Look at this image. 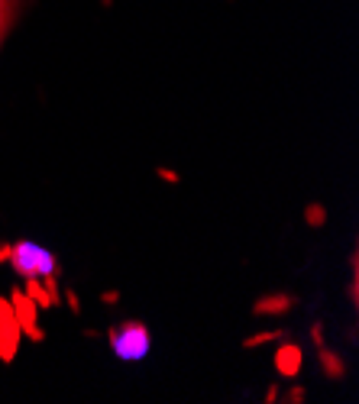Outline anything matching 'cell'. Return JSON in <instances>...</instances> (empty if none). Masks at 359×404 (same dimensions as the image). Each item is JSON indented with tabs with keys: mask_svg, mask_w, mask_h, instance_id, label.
<instances>
[{
	"mask_svg": "<svg viewBox=\"0 0 359 404\" xmlns=\"http://www.w3.org/2000/svg\"><path fill=\"white\" fill-rule=\"evenodd\" d=\"M23 278H42V275H59V262L49 249L36 246L30 239H20L10 246V259H7Z\"/></svg>",
	"mask_w": 359,
	"mask_h": 404,
	"instance_id": "cell-1",
	"label": "cell"
},
{
	"mask_svg": "<svg viewBox=\"0 0 359 404\" xmlns=\"http://www.w3.org/2000/svg\"><path fill=\"white\" fill-rule=\"evenodd\" d=\"M110 349L120 356V359H142V356H149V346H152V336H149V327L142 324V320H127V324H117L110 327Z\"/></svg>",
	"mask_w": 359,
	"mask_h": 404,
	"instance_id": "cell-2",
	"label": "cell"
},
{
	"mask_svg": "<svg viewBox=\"0 0 359 404\" xmlns=\"http://www.w3.org/2000/svg\"><path fill=\"white\" fill-rule=\"evenodd\" d=\"M20 336H23V330L10 307V297L0 295V359L3 362H13V356L20 349Z\"/></svg>",
	"mask_w": 359,
	"mask_h": 404,
	"instance_id": "cell-3",
	"label": "cell"
},
{
	"mask_svg": "<svg viewBox=\"0 0 359 404\" xmlns=\"http://www.w3.org/2000/svg\"><path fill=\"white\" fill-rule=\"evenodd\" d=\"M10 307H13V314H17V320H20V330L26 336H30L33 343H42V330L39 324H36V314H39V304L33 301L26 291H13L10 295Z\"/></svg>",
	"mask_w": 359,
	"mask_h": 404,
	"instance_id": "cell-4",
	"label": "cell"
},
{
	"mask_svg": "<svg viewBox=\"0 0 359 404\" xmlns=\"http://www.w3.org/2000/svg\"><path fill=\"white\" fill-rule=\"evenodd\" d=\"M301 362H304L301 346L291 343V340H282V346L275 349V369H279V375H285V378H298Z\"/></svg>",
	"mask_w": 359,
	"mask_h": 404,
	"instance_id": "cell-5",
	"label": "cell"
},
{
	"mask_svg": "<svg viewBox=\"0 0 359 404\" xmlns=\"http://www.w3.org/2000/svg\"><path fill=\"white\" fill-rule=\"evenodd\" d=\"M295 307V297L285 295V291H275V295H262L256 304H252V314L256 317H272V314H285Z\"/></svg>",
	"mask_w": 359,
	"mask_h": 404,
	"instance_id": "cell-6",
	"label": "cell"
},
{
	"mask_svg": "<svg viewBox=\"0 0 359 404\" xmlns=\"http://www.w3.org/2000/svg\"><path fill=\"white\" fill-rule=\"evenodd\" d=\"M317 356H320V365H324V375H327V378H340V375H343V359H340L333 349H327V343L317 349Z\"/></svg>",
	"mask_w": 359,
	"mask_h": 404,
	"instance_id": "cell-7",
	"label": "cell"
},
{
	"mask_svg": "<svg viewBox=\"0 0 359 404\" xmlns=\"http://www.w3.org/2000/svg\"><path fill=\"white\" fill-rule=\"evenodd\" d=\"M23 291H26V295H30L33 301L39 304V311H42V307H52V304H59V301H55V297H52L49 291H46V285H42L39 278H26V288H23Z\"/></svg>",
	"mask_w": 359,
	"mask_h": 404,
	"instance_id": "cell-8",
	"label": "cell"
},
{
	"mask_svg": "<svg viewBox=\"0 0 359 404\" xmlns=\"http://www.w3.org/2000/svg\"><path fill=\"white\" fill-rule=\"evenodd\" d=\"M304 220H308V227H324V223H327L324 204H308V208H304Z\"/></svg>",
	"mask_w": 359,
	"mask_h": 404,
	"instance_id": "cell-9",
	"label": "cell"
},
{
	"mask_svg": "<svg viewBox=\"0 0 359 404\" xmlns=\"http://www.w3.org/2000/svg\"><path fill=\"white\" fill-rule=\"evenodd\" d=\"M275 340H282V330H266V333L246 336V340H243V346H246V349H252V346H262V343H275Z\"/></svg>",
	"mask_w": 359,
	"mask_h": 404,
	"instance_id": "cell-10",
	"label": "cell"
},
{
	"mask_svg": "<svg viewBox=\"0 0 359 404\" xmlns=\"http://www.w3.org/2000/svg\"><path fill=\"white\" fill-rule=\"evenodd\" d=\"M13 3H17V0H0V33L7 30V20H10V13H13Z\"/></svg>",
	"mask_w": 359,
	"mask_h": 404,
	"instance_id": "cell-11",
	"label": "cell"
},
{
	"mask_svg": "<svg viewBox=\"0 0 359 404\" xmlns=\"http://www.w3.org/2000/svg\"><path fill=\"white\" fill-rule=\"evenodd\" d=\"M156 175H159V178H165V181H172V185H178V181H181V175H178V172H169V168H156Z\"/></svg>",
	"mask_w": 359,
	"mask_h": 404,
	"instance_id": "cell-12",
	"label": "cell"
},
{
	"mask_svg": "<svg viewBox=\"0 0 359 404\" xmlns=\"http://www.w3.org/2000/svg\"><path fill=\"white\" fill-rule=\"evenodd\" d=\"M285 401H295V404H301V401H304V388H298V385H295V388H291V392L285 394Z\"/></svg>",
	"mask_w": 359,
	"mask_h": 404,
	"instance_id": "cell-13",
	"label": "cell"
},
{
	"mask_svg": "<svg viewBox=\"0 0 359 404\" xmlns=\"http://www.w3.org/2000/svg\"><path fill=\"white\" fill-rule=\"evenodd\" d=\"M311 336H314V343H317V346H324V330H320V324L311 327Z\"/></svg>",
	"mask_w": 359,
	"mask_h": 404,
	"instance_id": "cell-14",
	"label": "cell"
},
{
	"mask_svg": "<svg viewBox=\"0 0 359 404\" xmlns=\"http://www.w3.org/2000/svg\"><path fill=\"white\" fill-rule=\"evenodd\" d=\"M7 259H10V246H7V243H0V262H7Z\"/></svg>",
	"mask_w": 359,
	"mask_h": 404,
	"instance_id": "cell-15",
	"label": "cell"
},
{
	"mask_svg": "<svg viewBox=\"0 0 359 404\" xmlns=\"http://www.w3.org/2000/svg\"><path fill=\"white\" fill-rule=\"evenodd\" d=\"M0 36H3V33H0Z\"/></svg>",
	"mask_w": 359,
	"mask_h": 404,
	"instance_id": "cell-16",
	"label": "cell"
}]
</instances>
